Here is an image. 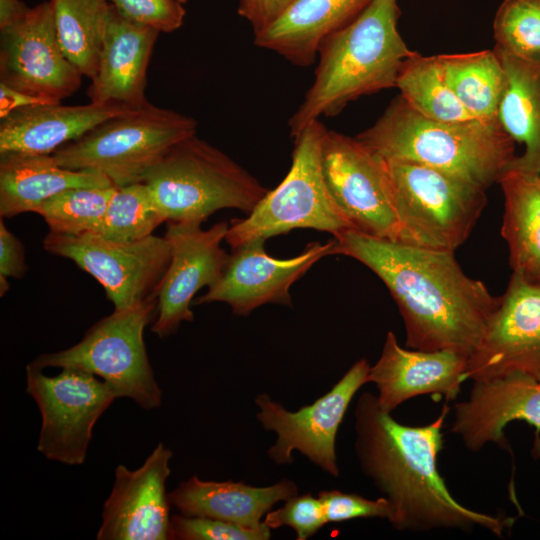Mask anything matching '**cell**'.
I'll return each instance as SVG.
<instances>
[{
    "instance_id": "6da1fadb",
    "label": "cell",
    "mask_w": 540,
    "mask_h": 540,
    "mask_svg": "<svg viewBox=\"0 0 540 540\" xmlns=\"http://www.w3.org/2000/svg\"><path fill=\"white\" fill-rule=\"evenodd\" d=\"M333 237V255L359 261L388 288L404 322L405 347L450 350L468 357L474 352L499 297L463 271L455 252L351 229Z\"/></svg>"
},
{
    "instance_id": "7a4b0ae2",
    "label": "cell",
    "mask_w": 540,
    "mask_h": 540,
    "mask_svg": "<svg viewBox=\"0 0 540 540\" xmlns=\"http://www.w3.org/2000/svg\"><path fill=\"white\" fill-rule=\"evenodd\" d=\"M449 412L445 404L432 422L406 425L381 407L376 394L362 393L354 408V450L359 467L388 501V522L398 531L470 532L481 527L501 537L511 519L464 506L440 475L437 458Z\"/></svg>"
},
{
    "instance_id": "3957f363",
    "label": "cell",
    "mask_w": 540,
    "mask_h": 540,
    "mask_svg": "<svg viewBox=\"0 0 540 540\" xmlns=\"http://www.w3.org/2000/svg\"><path fill=\"white\" fill-rule=\"evenodd\" d=\"M399 15L397 0H371L323 41L312 85L288 121L292 137L360 96L396 86L412 52L397 29Z\"/></svg>"
},
{
    "instance_id": "277c9868",
    "label": "cell",
    "mask_w": 540,
    "mask_h": 540,
    "mask_svg": "<svg viewBox=\"0 0 540 540\" xmlns=\"http://www.w3.org/2000/svg\"><path fill=\"white\" fill-rule=\"evenodd\" d=\"M356 138L386 161L412 162L484 190L498 182L515 155L499 121H439L416 112L400 95Z\"/></svg>"
},
{
    "instance_id": "5b68a950",
    "label": "cell",
    "mask_w": 540,
    "mask_h": 540,
    "mask_svg": "<svg viewBox=\"0 0 540 540\" xmlns=\"http://www.w3.org/2000/svg\"><path fill=\"white\" fill-rule=\"evenodd\" d=\"M143 182L167 222L202 223L221 209L250 213L268 192L246 169L196 134L175 144Z\"/></svg>"
},
{
    "instance_id": "8992f818",
    "label": "cell",
    "mask_w": 540,
    "mask_h": 540,
    "mask_svg": "<svg viewBox=\"0 0 540 540\" xmlns=\"http://www.w3.org/2000/svg\"><path fill=\"white\" fill-rule=\"evenodd\" d=\"M197 127L193 117L149 102L103 121L52 155L62 167L98 172L119 187L143 182L175 144L196 134Z\"/></svg>"
},
{
    "instance_id": "52a82bcc",
    "label": "cell",
    "mask_w": 540,
    "mask_h": 540,
    "mask_svg": "<svg viewBox=\"0 0 540 540\" xmlns=\"http://www.w3.org/2000/svg\"><path fill=\"white\" fill-rule=\"evenodd\" d=\"M157 297L115 309L90 327L73 346L43 353L30 364L74 368L101 377L118 398L132 399L142 409L161 406L162 390L151 367L144 342L145 327L155 320Z\"/></svg>"
},
{
    "instance_id": "ba28073f",
    "label": "cell",
    "mask_w": 540,
    "mask_h": 540,
    "mask_svg": "<svg viewBox=\"0 0 540 540\" xmlns=\"http://www.w3.org/2000/svg\"><path fill=\"white\" fill-rule=\"evenodd\" d=\"M326 131L322 122L316 120L293 136L287 175L276 188L268 190L247 217L229 223L225 241L232 248L298 228L325 231L333 236L351 229L325 182L322 144Z\"/></svg>"
},
{
    "instance_id": "9c48e42d",
    "label": "cell",
    "mask_w": 540,
    "mask_h": 540,
    "mask_svg": "<svg viewBox=\"0 0 540 540\" xmlns=\"http://www.w3.org/2000/svg\"><path fill=\"white\" fill-rule=\"evenodd\" d=\"M386 162L401 242L455 252L485 208L487 190L425 165Z\"/></svg>"
},
{
    "instance_id": "30bf717a",
    "label": "cell",
    "mask_w": 540,
    "mask_h": 540,
    "mask_svg": "<svg viewBox=\"0 0 540 540\" xmlns=\"http://www.w3.org/2000/svg\"><path fill=\"white\" fill-rule=\"evenodd\" d=\"M26 392L41 414L38 452L67 465L85 462L97 420L118 398L107 382L89 372L63 368L50 377L31 364L26 367Z\"/></svg>"
},
{
    "instance_id": "8fae6325",
    "label": "cell",
    "mask_w": 540,
    "mask_h": 540,
    "mask_svg": "<svg viewBox=\"0 0 540 540\" xmlns=\"http://www.w3.org/2000/svg\"><path fill=\"white\" fill-rule=\"evenodd\" d=\"M370 367L364 358L356 361L327 393L297 411L287 410L267 393L257 395L256 418L276 435L267 449L268 458L276 465H289L297 451L322 471L339 477L337 432L355 394L368 383Z\"/></svg>"
},
{
    "instance_id": "7c38bea8",
    "label": "cell",
    "mask_w": 540,
    "mask_h": 540,
    "mask_svg": "<svg viewBox=\"0 0 540 540\" xmlns=\"http://www.w3.org/2000/svg\"><path fill=\"white\" fill-rule=\"evenodd\" d=\"M322 169L329 193L352 230L401 241L387 162L356 137L327 130Z\"/></svg>"
},
{
    "instance_id": "4fadbf2b",
    "label": "cell",
    "mask_w": 540,
    "mask_h": 540,
    "mask_svg": "<svg viewBox=\"0 0 540 540\" xmlns=\"http://www.w3.org/2000/svg\"><path fill=\"white\" fill-rule=\"evenodd\" d=\"M44 249L72 260L104 288L115 309L148 297H158L170 262L166 237L150 235L133 242H116L94 233L63 235L49 232Z\"/></svg>"
},
{
    "instance_id": "5bb4252c",
    "label": "cell",
    "mask_w": 540,
    "mask_h": 540,
    "mask_svg": "<svg viewBox=\"0 0 540 540\" xmlns=\"http://www.w3.org/2000/svg\"><path fill=\"white\" fill-rule=\"evenodd\" d=\"M82 76L61 48L49 1L0 30V83L57 103L79 89Z\"/></svg>"
},
{
    "instance_id": "9a60e30c",
    "label": "cell",
    "mask_w": 540,
    "mask_h": 540,
    "mask_svg": "<svg viewBox=\"0 0 540 540\" xmlns=\"http://www.w3.org/2000/svg\"><path fill=\"white\" fill-rule=\"evenodd\" d=\"M513 373L540 382V283L516 273L469 356L466 379L489 381Z\"/></svg>"
},
{
    "instance_id": "2e32d148",
    "label": "cell",
    "mask_w": 540,
    "mask_h": 540,
    "mask_svg": "<svg viewBox=\"0 0 540 540\" xmlns=\"http://www.w3.org/2000/svg\"><path fill=\"white\" fill-rule=\"evenodd\" d=\"M168 222L165 237L171 257L159 287L157 314L151 327L160 338L174 334L183 322L194 320L190 309L194 296L218 281L230 255L221 246L228 222L206 230L198 221Z\"/></svg>"
},
{
    "instance_id": "e0dca14e",
    "label": "cell",
    "mask_w": 540,
    "mask_h": 540,
    "mask_svg": "<svg viewBox=\"0 0 540 540\" xmlns=\"http://www.w3.org/2000/svg\"><path fill=\"white\" fill-rule=\"evenodd\" d=\"M264 243L258 238L233 248L218 281L194 304L222 302L240 316L270 303L292 306V284L320 259L332 255L334 248V239L313 242L295 257L278 259L265 251Z\"/></svg>"
},
{
    "instance_id": "ac0fdd59",
    "label": "cell",
    "mask_w": 540,
    "mask_h": 540,
    "mask_svg": "<svg viewBox=\"0 0 540 540\" xmlns=\"http://www.w3.org/2000/svg\"><path fill=\"white\" fill-rule=\"evenodd\" d=\"M172 451L158 443L141 467L120 464L104 502L98 540H171L170 501L166 482Z\"/></svg>"
},
{
    "instance_id": "d6986e66",
    "label": "cell",
    "mask_w": 540,
    "mask_h": 540,
    "mask_svg": "<svg viewBox=\"0 0 540 540\" xmlns=\"http://www.w3.org/2000/svg\"><path fill=\"white\" fill-rule=\"evenodd\" d=\"M469 357L450 350L424 351L402 347L388 331L377 362L370 367L368 383L377 389L383 409L395 410L420 395L457 398L466 379Z\"/></svg>"
},
{
    "instance_id": "ffe728a7",
    "label": "cell",
    "mask_w": 540,
    "mask_h": 540,
    "mask_svg": "<svg viewBox=\"0 0 540 540\" xmlns=\"http://www.w3.org/2000/svg\"><path fill=\"white\" fill-rule=\"evenodd\" d=\"M514 420L540 431V382L519 373L473 382L468 397L454 405L450 432L472 452L491 443L505 448L504 431Z\"/></svg>"
},
{
    "instance_id": "44dd1931",
    "label": "cell",
    "mask_w": 540,
    "mask_h": 540,
    "mask_svg": "<svg viewBox=\"0 0 540 540\" xmlns=\"http://www.w3.org/2000/svg\"><path fill=\"white\" fill-rule=\"evenodd\" d=\"M159 33L122 16L112 5L97 72L87 88L90 102L147 105V69Z\"/></svg>"
},
{
    "instance_id": "7402d4cb",
    "label": "cell",
    "mask_w": 540,
    "mask_h": 540,
    "mask_svg": "<svg viewBox=\"0 0 540 540\" xmlns=\"http://www.w3.org/2000/svg\"><path fill=\"white\" fill-rule=\"evenodd\" d=\"M140 108V107H139ZM135 109L117 103H45L12 111L0 122V154H52L103 121Z\"/></svg>"
},
{
    "instance_id": "603a6c76",
    "label": "cell",
    "mask_w": 540,
    "mask_h": 540,
    "mask_svg": "<svg viewBox=\"0 0 540 540\" xmlns=\"http://www.w3.org/2000/svg\"><path fill=\"white\" fill-rule=\"evenodd\" d=\"M298 494L296 483L282 479L257 487L243 481H211L193 475L168 493L180 514L227 521L247 529L263 525L265 515L279 502Z\"/></svg>"
},
{
    "instance_id": "cb8c5ba5",
    "label": "cell",
    "mask_w": 540,
    "mask_h": 540,
    "mask_svg": "<svg viewBox=\"0 0 540 540\" xmlns=\"http://www.w3.org/2000/svg\"><path fill=\"white\" fill-rule=\"evenodd\" d=\"M371 0H296L277 20L254 34V44L294 65L314 63L323 41L354 19Z\"/></svg>"
},
{
    "instance_id": "d4e9b609",
    "label": "cell",
    "mask_w": 540,
    "mask_h": 540,
    "mask_svg": "<svg viewBox=\"0 0 540 540\" xmlns=\"http://www.w3.org/2000/svg\"><path fill=\"white\" fill-rule=\"evenodd\" d=\"M113 183L89 170L60 166L52 154H0V216L34 212L45 200L69 188L108 187Z\"/></svg>"
},
{
    "instance_id": "484cf974",
    "label": "cell",
    "mask_w": 540,
    "mask_h": 540,
    "mask_svg": "<svg viewBox=\"0 0 540 540\" xmlns=\"http://www.w3.org/2000/svg\"><path fill=\"white\" fill-rule=\"evenodd\" d=\"M497 55L506 74L497 118L508 136L524 146L505 171L540 175V66Z\"/></svg>"
},
{
    "instance_id": "4316f807",
    "label": "cell",
    "mask_w": 540,
    "mask_h": 540,
    "mask_svg": "<svg viewBox=\"0 0 540 540\" xmlns=\"http://www.w3.org/2000/svg\"><path fill=\"white\" fill-rule=\"evenodd\" d=\"M498 183L504 197L501 235L513 273L540 283V175L505 171Z\"/></svg>"
},
{
    "instance_id": "83f0119b",
    "label": "cell",
    "mask_w": 540,
    "mask_h": 540,
    "mask_svg": "<svg viewBox=\"0 0 540 540\" xmlns=\"http://www.w3.org/2000/svg\"><path fill=\"white\" fill-rule=\"evenodd\" d=\"M436 59L446 84L473 118L498 121L506 74L497 53L442 54Z\"/></svg>"
},
{
    "instance_id": "f1b7e54d",
    "label": "cell",
    "mask_w": 540,
    "mask_h": 540,
    "mask_svg": "<svg viewBox=\"0 0 540 540\" xmlns=\"http://www.w3.org/2000/svg\"><path fill=\"white\" fill-rule=\"evenodd\" d=\"M68 60L92 79L98 68L112 4L108 0H49Z\"/></svg>"
},
{
    "instance_id": "f546056e",
    "label": "cell",
    "mask_w": 540,
    "mask_h": 540,
    "mask_svg": "<svg viewBox=\"0 0 540 540\" xmlns=\"http://www.w3.org/2000/svg\"><path fill=\"white\" fill-rule=\"evenodd\" d=\"M395 87L416 112L427 118L447 122L475 119L446 84L436 56L412 51L400 69Z\"/></svg>"
},
{
    "instance_id": "4dcf8cb0",
    "label": "cell",
    "mask_w": 540,
    "mask_h": 540,
    "mask_svg": "<svg viewBox=\"0 0 540 540\" xmlns=\"http://www.w3.org/2000/svg\"><path fill=\"white\" fill-rule=\"evenodd\" d=\"M116 186L74 187L55 194L34 211L49 232L63 235L96 234Z\"/></svg>"
},
{
    "instance_id": "1f68e13d",
    "label": "cell",
    "mask_w": 540,
    "mask_h": 540,
    "mask_svg": "<svg viewBox=\"0 0 540 540\" xmlns=\"http://www.w3.org/2000/svg\"><path fill=\"white\" fill-rule=\"evenodd\" d=\"M167 222L155 205L144 182L115 188L97 235L116 241L133 242L153 235Z\"/></svg>"
},
{
    "instance_id": "d6a6232c",
    "label": "cell",
    "mask_w": 540,
    "mask_h": 540,
    "mask_svg": "<svg viewBox=\"0 0 540 540\" xmlns=\"http://www.w3.org/2000/svg\"><path fill=\"white\" fill-rule=\"evenodd\" d=\"M493 32L496 53L540 66V0H504Z\"/></svg>"
},
{
    "instance_id": "836d02e7",
    "label": "cell",
    "mask_w": 540,
    "mask_h": 540,
    "mask_svg": "<svg viewBox=\"0 0 540 540\" xmlns=\"http://www.w3.org/2000/svg\"><path fill=\"white\" fill-rule=\"evenodd\" d=\"M172 539L175 540H268L271 529L264 523L260 528L242 526L209 517L173 515Z\"/></svg>"
},
{
    "instance_id": "e575fe53",
    "label": "cell",
    "mask_w": 540,
    "mask_h": 540,
    "mask_svg": "<svg viewBox=\"0 0 540 540\" xmlns=\"http://www.w3.org/2000/svg\"><path fill=\"white\" fill-rule=\"evenodd\" d=\"M263 523L271 530L290 527L295 531L297 540H306L327 524V520L319 497L306 493L285 500L277 510H270Z\"/></svg>"
},
{
    "instance_id": "d590c367",
    "label": "cell",
    "mask_w": 540,
    "mask_h": 540,
    "mask_svg": "<svg viewBox=\"0 0 540 540\" xmlns=\"http://www.w3.org/2000/svg\"><path fill=\"white\" fill-rule=\"evenodd\" d=\"M108 1L122 16L164 33L179 29L186 14L183 4L177 0Z\"/></svg>"
},
{
    "instance_id": "8d00e7d4",
    "label": "cell",
    "mask_w": 540,
    "mask_h": 540,
    "mask_svg": "<svg viewBox=\"0 0 540 540\" xmlns=\"http://www.w3.org/2000/svg\"><path fill=\"white\" fill-rule=\"evenodd\" d=\"M318 497L321 501L327 523L344 522L358 518H381L389 520L391 507L384 497L375 500L359 494L339 490H323Z\"/></svg>"
},
{
    "instance_id": "74e56055",
    "label": "cell",
    "mask_w": 540,
    "mask_h": 540,
    "mask_svg": "<svg viewBox=\"0 0 540 540\" xmlns=\"http://www.w3.org/2000/svg\"><path fill=\"white\" fill-rule=\"evenodd\" d=\"M296 0H240L237 12L252 26L254 34L277 20Z\"/></svg>"
},
{
    "instance_id": "f35d334b",
    "label": "cell",
    "mask_w": 540,
    "mask_h": 540,
    "mask_svg": "<svg viewBox=\"0 0 540 540\" xmlns=\"http://www.w3.org/2000/svg\"><path fill=\"white\" fill-rule=\"evenodd\" d=\"M24 249L20 240L0 222V279L21 278L26 272Z\"/></svg>"
},
{
    "instance_id": "ab89813d",
    "label": "cell",
    "mask_w": 540,
    "mask_h": 540,
    "mask_svg": "<svg viewBox=\"0 0 540 540\" xmlns=\"http://www.w3.org/2000/svg\"><path fill=\"white\" fill-rule=\"evenodd\" d=\"M45 103L53 102L28 95L0 83V118L5 117L14 110Z\"/></svg>"
},
{
    "instance_id": "60d3db41",
    "label": "cell",
    "mask_w": 540,
    "mask_h": 540,
    "mask_svg": "<svg viewBox=\"0 0 540 540\" xmlns=\"http://www.w3.org/2000/svg\"><path fill=\"white\" fill-rule=\"evenodd\" d=\"M29 8L20 0H0V30L20 20Z\"/></svg>"
},
{
    "instance_id": "b9f144b4",
    "label": "cell",
    "mask_w": 540,
    "mask_h": 540,
    "mask_svg": "<svg viewBox=\"0 0 540 540\" xmlns=\"http://www.w3.org/2000/svg\"><path fill=\"white\" fill-rule=\"evenodd\" d=\"M178 2H180L181 4H184L186 3L187 0H177Z\"/></svg>"
}]
</instances>
